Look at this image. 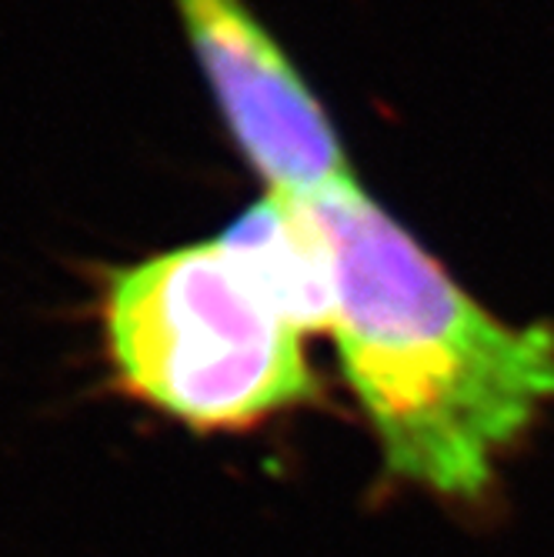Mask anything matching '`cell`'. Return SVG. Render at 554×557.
<instances>
[{
  "label": "cell",
  "instance_id": "3",
  "mask_svg": "<svg viewBox=\"0 0 554 557\" xmlns=\"http://www.w3.org/2000/svg\"><path fill=\"white\" fill-rule=\"evenodd\" d=\"M221 121L268 190L308 197L355 177L318 94L244 0H174Z\"/></svg>",
  "mask_w": 554,
  "mask_h": 557
},
{
  "label": "cell",
  "instance_id": "2",
  "mask_svg": "<svg viewBox=\"0 0 554 557\" xmlns=\"http://www.w3.org/2000/svg\"><path fill=\"white\" fill-rule=\"evenodd\" d=\"M100 327L118 387L200 434L250 431L318 397L308 334L224 237L118 268Z\"/></svg>",
  "mask_w": 554,
  "mask_h": 557
},
{
  "label": "cell",
  "instance_id": "1",
  "mask_svg": "<svg viewBox=\"0 0 554 557\" xmlns=\"http://www.w3.org/2000/svg\"><path fill=\"white\" fill-rule=\"evenodd\" d=\"M305 200L331 250L341 371L387 474L481 497L554 404V327L491 314L355 177Z\"/></svg>",
  "mask_w": 554,
  "mask_h": 557
}]
</instances>
